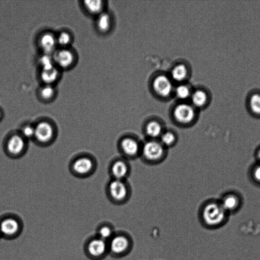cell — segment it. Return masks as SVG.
I'll use <instances>...</instances> for the list:
<instances>
[{"mask_svg": "<svg viewBox=\"0 0 260 260\" xmlns=\"http://www.w3.org/2000/svg\"><path fill=\"white\" fill-rule=\"evenodd\" d=\"M169 150L159 140L144 139L139 159L148 166H157L168 157Z\"/></svg>", "mask_w": 260, "mask_h": 260, "instance_id": "cell-1", "label": "cell"}, {"mask_svg": "<svg viewBox=\"0 0 260 260\" xmlns=\"http://www.w3.org/2000/svg\"><path fill=\"white\" fill-rule=\"evenodd\" d=\"M106 194L109 201L117 206L127 204L132 195V188L128 180L110 179L106 186Z\"/></svg>", "mask_w": 260, "mask_h": 260, "instance_id": "cell-2", "label": "cell"}, {"mask_svg": "<svg viewBox=\"0 0 260 260\" xmlns=\"http://www.w3.org/2000/svg\"><path fill=\"white\" fill-rule=\"evenodd\" d=\"M143 141L133 133L123 134L117 141V151L120 156L130 161L139 159Z\"/></svg>", "mask_w": 260, "mask_h": 260, "instance_id": "cell-3", "label": "cell"}, {"mask_svg": "<svg viewBox=\"0 0 260 260\" xmlns=\"http://www.w3.org/2000/svg\"><path fill=\"white\" fill-rule=\"evenodd\" d=\"M109 255L120 259L128 255L132 251L134 241L132 237L124 231H116L108 241Z\"/></svg>", "mask_w": 260, "mask_h": 260, "instance_id": "cell-4", "label": "cell"}, {"mask_svg": "<svg viewBox=\"0 0 260 260\" xmlns=\"http://www.w3.org/2000/svg\"><path fill=\"white\" fill-rule=\"evenodd\" d=\"M198 119L196 108L189 104L181 103L174 107L172 111L171 120L177 128L189 129L194 126Z\"/></svg>", "mask_w": 260, "mask_h": 260, "instance_id": "cell-5", "label": "cell"}, {"mask_svg": "<svg viewBox=\"0 0 260 260\" xmlns=\"http://www.w3.org/2000/svg\"><path fill=\"white\" fill-rule=\"evenodd\" d=\"M226 212L221 204L209 202L201 208L199 217L202 223L209 227L221 224L226 218Z\"/></svg>", "mask_w": 260, "mask_h": 260, "instance_id": "cell-6", "label": "cell"}, {"mask_svg": "<svg viewBox=\"0 0 260 260\" xmlns=\"http://www.w3.org/2000/svg\"><path fill=\"white\" fill-rule=\"evenodd\" d=\"M132 169L130 161L119 156L111 160L108 166L110 179L128 180L131 176Z\"/></svg>", "mask_w": 260, "mask_h": 260, "instance_id": "cell-7", "label": "cell"}, {"mask_svg": "<svg viewBox=\"0 0 260 260\" xmlns=\"http://www.w3.org/2000/svg\"><path fill=\"white\" fill-rule=\"evenodd\" d=\"M86 251L88 257L92 260L103 259L109 255L108 241L96 235L88 240Z\"/></svg>", "mask_w": 260, "mask_h": 260, "instance_id": "cell-8", "label": "cell"}, {"mask_svg": "<svg viewBox=\"0 0 260 260\" xmlns=\"http://www.w3.org/2000/svg\"><path fill=\"white\" fill-rule=\"evenodd\" d=\"M167 127L162 120L158 118L148 119L141 126L144 139L159 140Z\"/></svg>", "mask_w": 260, "mask_h": 260, "instance_id": "cell-9", "label": "cell"}, {"mask_svg": "<svg viewBox=\"0 0 260 260\" xmlns=\"http://www.w3.org/2000/svg\"><path fill=\"white\" fill-rule=\"evenodd\" d=\"M22 230L21 222L14 217H7L0 222V233L6 238H15L20 234Z\"/></svg>", "mask_w": 260, "mask_h": 260, "instance_id": "cell-10", "label": "cell"}, {"mask_svg": "<svg viewBox=\"0 0 260 260\" xmlns=\"http://www.w3.org/2000/svg\"><path fill=\"white\" fill-rule=\"evenodd\" d=\"M53 59L57 67L68 69L75 62V54L68 48L57 49L52 54Z\"/></svg>", "mask_w": 260, "mask_h": 260, "instance_id": "cell-11", "label": "cell"}, {"mask_svg": "<svg viewBox=\"0 0 260 260\" xmlns=\"http://www.w3.org/2000/svg\"><path fill=\"white\" fill-rule=\"evenodd\" d=\"M34 126V139L43 144L51 141L54 135V129L51 123L47 121H42Z\"/></svg>", "mask_w": 260, "mask_h": 260, "instance_id": "cell-12", "label": "cell"}, {"mask_svg": "<svg viewBox=\"0 0 260 260\" xmlns=\"http://www.w3.org/2000/svg\"><path fill=\"white\" fill-rule=\"evenodd\" d=\"M73 171L76 174L84 176L90 174L96 168V163L94 159L86 156L76 159L72 164Z\"/></svg>", "mask_w": 260, "mask_h": 260, "instance_id": "cell-13", "label": "cell"}, {"mask_svg": "<svg viewBox=\"0 0 260 260\" xmlns=\"http://www.w3.org/2000/svg\"><path fill=\"white\" fill-rule=\"evenodd\" d=\"M26 146V140L20 134H14L8 140L6 149L12 156H17L23 154Z\"/></svg>", "mask_w": 260, "mask_h": 260, "instance_id": "cell-14", "label": "cell"}, {"mask_svg": "<svg viewBox=\"0 0 260 260\" xmlns=\"http://www.w3.org/2000/svg\"><path fill=\"white\" fill-rule=\"evenodd\" d=\"M39 44L44 54H53L57 50L56 36L50 32L44 33L40 37Z\"/></svg>", "mask_w": 260, "mask_h": 260, "instance_id": "cell-15", "label": "cell"}, {"mask_svg": "<svg viewBox=\"0 0 260 260\" xmlns=\"http://www.w3.org/2000/svg\"><path fill=\"white\" fill-rule=\"evenodd\" d=\"M153 87L157 93L162 97L169 96L173 89L171 81L164 76H159L155 79Z\"/></svg>", "mask_w": 260, "mask_h": 260, "instance_id": "cell-16", "label": "cell"}, {"mask_svg": "<svg viewBox=\"0 0 260 260\" xmlns=\"http://www.w3.org/2000/svg\"><path fill=\"white\" fill-rule=\"evenodd\" d=\"M179 138L178 133L175 129L167 127L159 140L169 150L177 145Z\"/></svg>", "mask_w": 260, "mask_h": 260, "instance_id": "cell-17", "label": "cell"}, {"mask_svg": "<svg viewBox=\"0 0 260 260\" xmlns=\"http://www.w3.org/2000/svg\"><path fill=\"white\" fill-rule=\"evenodd\" d=\"M58 67L54 66L51 68L42 70L41 78L45 85H52L59 77Z\"/></svg>", "mask_w": 260, "mask_h": 260, "instance_id": "cell-18", "label": "cell"}, {"mask_svg": "<svg viewBox=\"0 0 260 260\" xmlns=\"http://www.w3.org/2000/svg\"><path fill=\"white\" fill-rule=\"evenodd\" d=\"M248 104L253 114L260 116V91L254 90L249 95Z\"/></svg>", "mask_w": 260, "mask_h": 260, "instance_id": "cell-19", "label": "cell"}, {"mask_svg": "<svg viewBox=\"0 0 260 260\" xmlns=\"http://www.w3.org/2000/svg\"><path fill=\"white\" fill-rule=\"evenodd\" d=\"M116 231L113 225L109 222H104L99 226L97 230V236L100 238L108 241L115 234Z\"/></svg>", "mask_w": 260, "mask_h": 260, "instance_id": "cell-20", "label": "cell"}, {"mask_svg": "<svg viewBox=\"0 0 260 260\" xmlns=\"http://www.w3.org/2000/svg\"><path fill=\"white\" fill-rule=\"evenodd\" d=\"M208 100V95L205 91L202 90H196L192 97V101L195 108H200L205 106Z\"/></svg>", "mask_w": 260, "mask_h": 260, "instance_id": "cell-21", "label": "cell"}, {"mask_svg": "<svg viewBox=\"0 0 260 260\" xmlns=\"http://www.w3.org/2000/svg\"><path fill=\"white\" fill-rule=\"evenodd\" d=\"M84 5L87 11L92 14H101L103 6L102 1L99 0L85 1Z\"/></svg>", "mask_w": 260, "mask_h": 260, "instance_id": "cell-22", "label": "cell"}, {"mask_svg": "<svg viewBox=\"0 0 260 260\" xmlns=\"http://www.w3.org/2000/svg\"><path fill=\"white\" fill-rule=\"evenodd\" d=\"M221 205L226 212L234 211L239 205L238 198L234 195H229L224 199Z\"/></svg>", "mask_w": 260, "mask_h": 260, "instance_id": "cell-23", "label": "cell"}, {"mask_svg": "<svg viewBox=\"0 0 260 260\" xmlns=\"http://www.w3.org/2000/svg\"><path fill=\"white\" fill-rule=\"evenodd\" d=\"M55 90L52 85H44L39 91L40 97L44 101H49L55 95Z\"/></svg>", "mask_w": 260, "mask_h": 260, "instance_id": "cell-24", "label": "cell"}, {"mask_svg": "<svg viewBox=\"0 0 260 260\" xmlns=\"http://www.w3.org/2000/svg\"><path fill=\"white\" fill-rule=\"evenodd\" d=\"M110 25V18L109 15L105 13L100 14L97 21L98 29L102 32H106L109 29Z\"/></svg>", "mask_w": 260, "mask_h": 260, "instance_id": "cell-25", "label": "cell"}, {"mask_svg": "<svg viewBox=\"0 0 260 260\" xmlns=\"http://www.w3.org/2000/svg\"><path fill=\"white\" fill-rule=\"evenodd\" d=\"M57 45L61 48H67L72 42V36L67 31H62L56 36Z\"/></svg>", "mask_w": 260, "mask_h": 260, "instance_id": "cell-26", "label": "cell"}, {"mask_svg": "<svg viewBox=\"0 0 260 260\" xmlns=\"http://www.w3.org/2000/svg\"><path fill=\"white\" fill-rule=\"evenodd\" d=\"M187 75V70L183 65L176 66L172 71L173 79L177 82L183 81Z\"/></svg>", "mask_w": 260, "mask_h": 260, "instance_id": "cell-27", "label": "cell"}, {"mask_svg": "<svg viewBox=\"0 0 260 260\" xmlns=\"http://www.w3.org/2000/svg\"><path fill=\"white\" fill-rule=\"evenodd\" d=\"M40 64L42 67V70L51 68L55 65L52 54H44L40 60Z\"/></svg>", "mask_w": 260, "mask_h": 260, "instance_id": "cell-28", "label": "cell"}, {"mask_svg": "<svg viewBox=\"0 0 260 260\" xmlns=\"http://www.w3.org/2000/svg\"><path fill=\"white\" fill-rule=\"evenodd\" d=\"M21 135L26 139L34 138L35 126L31 124H26L21 128Z\"/></svg>", "mask_w": 260, "mask_h": 260, "instance_id": "cell-29", "label": "cell"}, {"mask_svg": "<svg viewBox=\"0 0 260 260\" xmlns=\"http://www.w3.org/2000/svg\"><path fill=\"white\" fill-rule=\"evenodd\" d=\"M176 94L178 98L180 99H187L190 95L189 88L185 86H180L176 89Z\"/></svg>", "mask_w": 260, "mask_h": 260, "instance_id": "cell-30", "label": "cell"}, {"mask_svg": "<svg viewBox=\"0 0 260 260\" xmlns=\"http://www.w3.org/2000/svg\"><path fill=\"white\" fill-rule=\"evenodd\" d=\"M254 176L256 180L260 182V165L255 169Z\"/></svg>", "mask_w": 260, "mask_h": 260, "instance_id": "cell-31", "label": "cell"}, {"mask_svg": "<svg viewBox=\"0 0 260 260\" xmlns=\"http://www.w3.org/2000/svg\"><path fill=\"white\" fill-rule=\"evenodd\" d=\"M2 116H3L2 111L1 109H0V121H1V120L2 119Z\"/></svg>", "mask_w": 260, "mask_h": 260, "instance_id": "cell-32", "label": "cell"}, {"mask_svg": "<svg viewBox=\"0 0 260 260\" xmlns=\"http://www.w3.org/2000/svg\"><path fill=\"white\" fill-rule=\"evenodd\" d=\"M258 157L260 161V149L259 151H258Z\"/></svg>", "mask_w": 260, "mask_h": 260, "instance_id": "cell-33", "label": "cell"}, {"mask_svg": "<svg viewBox=\"0 0 260 260\" xmlns=\"http://www.w3.org/2000/svg\"><path fill=\"white\" fill-rule=\"evenodd\" d=\"M1 236V233H0V236Z\"/></svg>", "mask_w": 260, "mask_h": 260, "instance_id": "cell-34", "label": "cell"}]
</instances>
